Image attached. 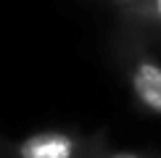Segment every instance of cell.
Instances as JSON below:
<instances>
[{"label":"cell","mask_w":161,"mask_h":158,"mask_svg":"<svg viewBox=\"0 0 161 158\" xmlns=\"http://www.w3.org/2000/svg\"><path fill=\"white\" fill-rule=\"evenodd\" d=\"M98 158H161V153H148V150H114L108 145Z\"/></svg>","instance_id":"277c9868"},{"label":"cell","mask_w":161,"mask_h":158,"mask_svg":"<svg viewBox=\"0 0 161 158\" xmlns=\"http://www.w3.org/2000/svg\"><path fill=\"white\" fill-rule=\"evenodd\" d=\"M122 26L140 32L145 40H161V0H137L119 11Z\"/></svg>","instance_id":"3957f363"},{"label":"cell","mask_w":161,"mask_h":158,"mask_svg":"<svg viewBox=\"0 0 161 158\" xmlns=\"http://www.w3.org/2000/svg\"><path fill=\"white\" fill-rule=\"evenodd\" d=\"M108 145L106 129L79 132L50 127L29 132L11 142H0V158H98Z\"/></svg>","instance_id":"7a4b0ae2"},{"label":"cell","mask_w":161,"mask_h":158,"mask_svg":"<svg viewBox=\"0 0 161 158\" xmlns=\"http://www.w3.org/2000/svg\"><path fill=\"white\" fill-rule=\"evenodd\" d=\"M116 63L135 103L148 113L161 116V61L151 48V40L122 26L116 37Z\"/></svg>","instance_id":"6da1fadb"},{"label":"cell","mask_w":161,"mask_h":158,"mask_svg":"<svg viewBox=\"0 0 161 158\" xmlns=\"http://www.w3.org/2000/svg\"><path fill=\"white\" fill-rule=\"evenodd\" d=\"M132 3H137V0H111V5H114L116 11H124V8H130Z\"/></svg>","instance_id":"5b68a950"}]
</instances>
